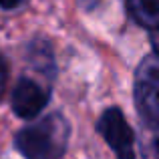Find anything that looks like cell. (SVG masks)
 <instances>
[{
    "label": "cell",
    "instance_id": "obj_2",
    "mask_svg": "<svg viewBox=\"0 0 159 159\" xmlns=\"http://www.w3.org/2000/svg\"><path fill=\"white\" fill-rule=\"evenodd\" d=\"M135 103L145 123H159V51L147 54L137 66Z\"/></svg>",
    "mask_w": 159,
    "mask_h": 159
},
{
    "label": "cell",
    "instance_id": "obj_5",
    "mask_svg": "<svg viewBox=\"0 0 159 159\" xmlns=\"http://www.w3.org/2000/svg\"><path fill=\"white\" fill-rule=\"evenodd\" d=\"M125 6L139 26L151 30V36L159 34V0H125Z\"/></svg>",
    "mask_w": 159,
    "mask_h": 159
},
{
    "label": "cell",
    "instance_id": "obj_4",
    "mask_svg": "<svg viewBox=\"0 0 159 159\" xmlns=\"http://www.w3.org/2000/svg\"><path fill=\"white\" fill-rule=\"evenodd\" d=\"M48 101V93L30 79H20L12 93V109L22 119H32L44 109Z\"/></svg>",
    "mask_w": 159,
    "mask_h": 159
},
{
    "label": "cell",
    "instance_id": "obj_6",
    "mask_svg": "<svg viewBox=\"0 0 159 159\" xmlns=\"http://www.w3.org/2000/svg\"><path fill=\"white\" fill-rule=\"evenodd\" d=\"M143 159H159V123H147L141 135Z\"/></svg>",
    "mask_w": 159,
    "mask_h": 159
},
{
    "label": "cell",
    "instance_id": "obj_1",
    "mask_svg": "<svg viewBox=\"0 0 159 159\" xmlns=\"http://www.w3.org/2000/svg\"><path fill=\"white\" fill-rule=\"evenodd\" d=\"M69 143V123L48 115L16 135V149L26 159H61Z\"/></svg>",
    "mask_w": 159,
    "mask_h": 159
},
{
    "label": "cell",
    "instance_id": "obj_3",
    "mask_svg": "<svg viewBox=\"0 0 159 159\" xmlns=\"http://www.w3.org/2000/svg\"><path fill=\"white\" fill-rule=\"evenodd\" d=\"M97 129L103 135V139L109 143V147L115 151L117 159H135V153H133L135 137H133V131L127 125L123 113L117 107H111L103 113L97 123Z\"/></svg>",
    "mask_w": 159,
    "mask_h": 159
},
{
    "label": "cell",
    "instance_id": "obj_8",
    "mask_svg": "<svg viewBox=\"0 0 159 159\" xmlns=\"http://www.w3.org/2000/svg\"><path fill=\"white\" fill-rule=\"evenodd\" d=\"M18 4H20V0H0V6H2V8H6V10H8V8L18 6Z\"/></svg>",
    "mask_w": 159,
    "mask_h": 159
},
{
    "label": "cell",
    "instance_id": "obj_7",
    "mask_svg": "<svg viewBox=\"0 0 159 159\" xmlns=\"http://www.w3.org/2000/svg\"><path fill=\"white\" fill-rule=\"evenodd\" d=\"M6 81H8V65L6 58L0 54V99L4 95V89H6Z\"/></svg>",
    "mask_w": 159,
    "mask_h": 159
},
{
    "label": "cell",
    "instance_id": "obj_9",
    "mask_svg": "<svg viewBox=\"0 0 159 159\" xmlns=\"http://www.w3.org/2000/svg\"><path fill=\"white\" fill-rule=\"evenodd\" d=\"M151 40H153V44H155V51H159V34L157 36H151Z\"/></svg>",
    "mask_w": 159,
    "mask_h": 159
}]
</instances>
